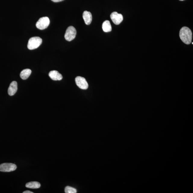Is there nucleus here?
I'll return each instance as SVG.
<instances>
[{"mask_svg": "<svg viewBox=\"0 0 193 193\" xmlns=\"http://www.w3.org/2000/svg\"><path fill=\"white\" fill-rule=\"evenodd\" d=\"M179 37L183 43L189 45L192 40V32L190 28L184 26L181 29L179 32Z\"/></svg>", "mask_w": 193, "mask_h": 193, "instance_id": "nucleus-1", "label": "nucleus"}, {"mask_svg": "<svg viewBox=\"0 0 193 193\" xmlns=\"http://www.w3.org/2000/svg\"><path fill=\"white\" fill-rule=\"evenodd\" d=\"M42 40L39 37L30 38L29 40L27 45L28 49L33 50L38 48L41 45Z\"/></svg>", "mask_w": 193, "mask_h": 193, "instance_id": "nucleus-2", "label": "nucleus"}, {"mask_svg": "<svg viewBox=\"0 0 193 193\" xmlns=\"http://www.w3.org/2000/svg\"><path fill=\"white\" fill-rule=\"evenodd\" d=\"M77 31L75 28L73 26H70L67 29L64 35L65 39L68 41H72L75 39Z\"/></svg>", "mask_w": 193, "mask_h": 193, "instance_id": "nucleus-3", "label": "nucleus"}, {"mask_svg": "<svg viewBox=\"0 0 193 193\" xmlns=\"http://www.w3.org/2000/svg\"><path fill=\"white\" fill-rule=\"evenodd\" d=\"M50 20L47 17L40 18L36 23V26L37 28L40 30H43L47 28L49 26Z\"/></svg>", "mask_w": 193, "mask_h": 193, "instance_id": "nucleus-4", "label": "nucleus"}, {"mask_svg": "<svg viewBox=\"0 0 193 193\" xmlns=\"http://www.w3.org/2000/svg\"><path fill=\"white\" fill-rule=\"evenodd\" d=\"M17 166L12 163H3L0 165V171L10 172L17 169Z\"/></svg>", "mask_w": 193, "mask_h": 193, "instance_id": "nucleus-5", "label": "nucleus"}, {"mask_svg": "<svg viewBox=\"0 0 193 193\" xmlns=\"http://www.w3.org/2000/svg\"><path fill=\"white\" fill-rule=\"evenodd\" d=\"M75 81L76 85L80 89L86 90L88 88V83L85 78L78 76L76 78Z\"/></svg>", "mask_w": 193, "mask_h": 193, "instance_id": "nucleus-6", "label": "nucleus"}, {"mask_svg": "<svg viewBox=\"0 0 193 193\" xmlns=\"http://www.w3.org/2000/svg\"><path fill=\"white\" fill-rule=\"evenodd\" d=\"M110 17L112 22L116 25L120 24L123 20V16L115 11L111 13Z\"/></svg>", "mask_w": 193, "mask_h": 193, "instance_id": "nucleus-7", "label": "nucleus"}, {"mask_svg": "<svg viewBox=\"0 0 193 193\" xmlns=\"http://www.w3.org/2000/svg\"><path fill=\"white\" fill-rule=\"evenodd\" d=\"M49 76L51 79L54 81H60L63 78L62 74L57 70H52L50 72Z\"/></svg>", "mask_w": 193, "mask_h": 193, "instance_id": "nucleus-8", "label": "nucleus"}, {"mask_svg": "<svg viewBox=\"0 0 193 193\" xmlns=\"http://www.w3.org/2000/svg\"><path fill=\"white\" fill-rule=\"evenodd\" d=\"M18 89V85L16 81H13L11 82L8 89V93L10 96L15 95Z\"/></svg>", "mask_w": 193, "mask_h": 193, "instance_id": "nucleus-9", "label": "nucleus"}, {"mask_svg": "<svg viewBox=\"0 0 193 193\" xmlns=\"http://www.w3.org/2000/svg\"><path fill=\"white\" fill-rule=\"evenodd\" d=\"M83 17L86 24L89 25L92 21V15L89 11H85L83 13Z\"/></svg>", "mask_w": 193, "mask_h": 193, "instance_id": "nucleus-10", "label": "nucleus"}, {"mask_svg": "<svg viewBox=\"0 0 193 193\" xmlns=\"http://www.w3.org/2000/svg\"><path fill=\"white\" fill-rule=\"evenodd\" d=\"M32 73L31 70L29 69L24 70L21 72L20 77L23 80H26L30 77Z\"/></svg>", "mask_w": 193, "mask_h": 193, "instance_id": "nucleus-11", "label": "nucleus"}, {"mask_svg": "<svg viewBox=\"0 0 193 193\" xmlns=\"http://www.w3.org/2000/svg\"><path fill=\"white\" fill-rule=\"evenodd\" d=\"M102 27L103 30L105 32H109L112 31V26L109 20L105 21L103 23Z\"/></svg>", "mask_w": 193, "mask_h": 193, "instance_id": "nucleus-12", "label": "nucleus"}, {"mask_svg": "<svg viewBox=\"0 0 193 193\" xmlns=\"http://www.w3.org/2000/svg\"><path fill=\"white\" fill-rule=\"evenodd\" d=\"M26 188L32 189H37L41 187L40 183L36 181L30 182L26 183Z\"/></svg>", "mask_w": 193, "mask_h": 193, "instance_id": "nucleus-13", "label": "nucleus"}, {"mask_svg": "<svg viewBox=\"0 0 193 193\" xmlns=\"http://www.w3.org/2000/svg\"><path fill=\"white\" fill-rule=\"evenodd\" d=\"M65 192L66 193H77V191L75 188L67 186L65 188Z\"/></svg>", "mask_w": 193, "mask_h": 193, "instance_id": "nucleus-14", "label": "nucleus"}, {"mask_svg": "<svg viewBox=\"0 0 193 193\" xmlns=\"http://www.w3.org/2000/svg\"><path fill=\"white\" fill-rule=\"evenodd\" d=\"M51 1L54 2H59L64 1V0H51Z\"/></svg>", "mask_w": 193, "mask_h": 193, "instance_id": "nucleus-15", "label": "nucleus"}, {"mask_svg": "<svg viewBox=\"0 0 193 193\" xmlns=\"http://www.w3.org/2000/svg\"><path fill=\"white\" fill-rule=\"evenodd\" d=\"M23 193H33V192L30 191H26L23 192Z\"/></svg>", "mask_w": 193, "mask_h": 193, "instance_id": "nucleus-16", "label": "nucleus"}, {"mask_svg": "<svg viewBox=\"0 0 193 193\" xmlns=\"http://www.w3.org/2000/svg\"><path fill=\"white\" fill-rule=\"evenodd\" d=\"M179 1H184V0H179Z\"/></svg>", "mask_w": 193, "mask_h": 193, "instance_id": "nucleus-17", "label": "nucleus"}]
</instances>
